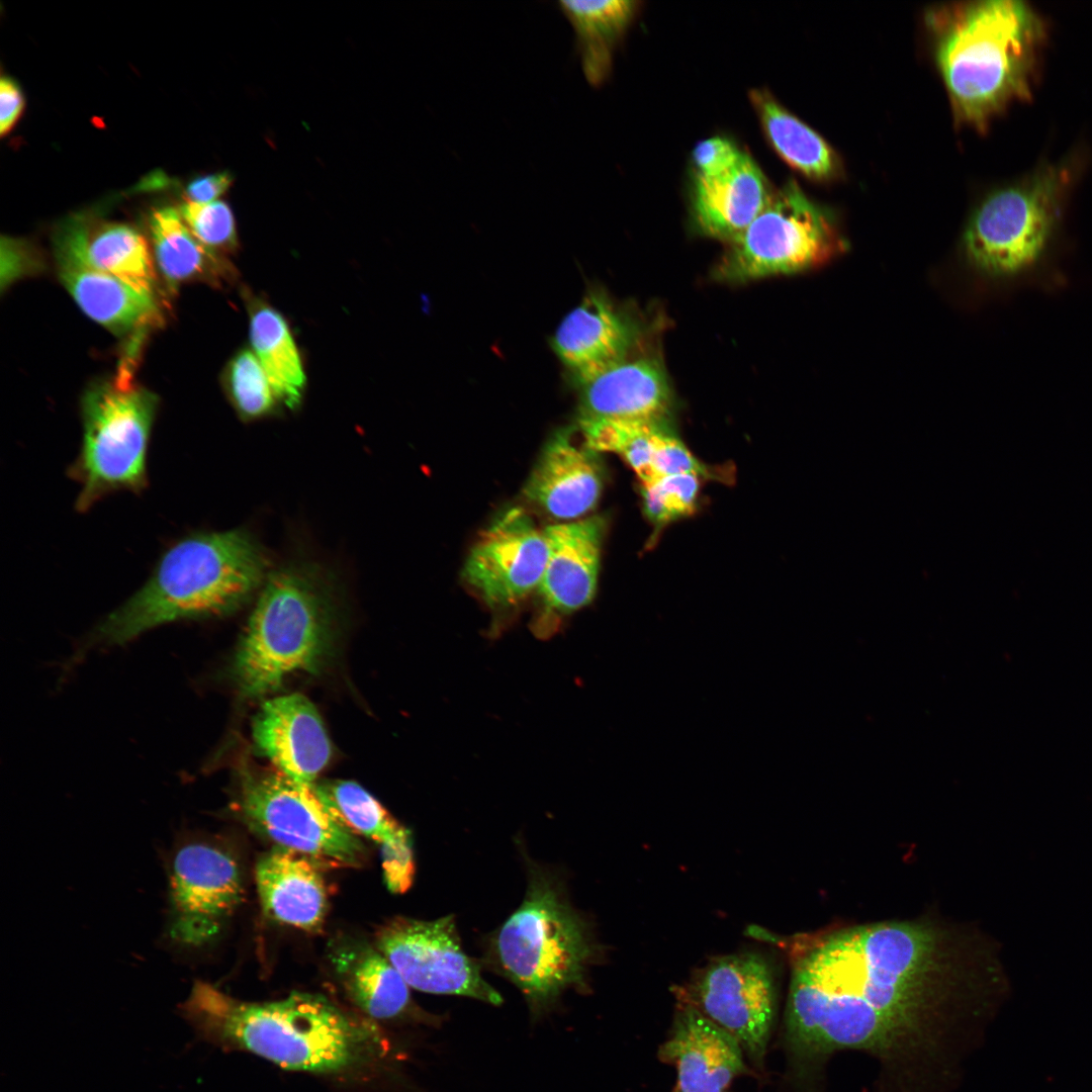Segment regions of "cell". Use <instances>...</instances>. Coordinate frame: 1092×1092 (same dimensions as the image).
<instances>
[{
	"label": "cell",
	"instance_id": "1",
	"mask_svg": "<svg viewBox=\"0 0 1092 1092\" xmlns=\"http://www.w3.org/2000/svg\"><path fill=\"white\" fill-rule=\"evenodd\" d=\"M930 924L837 931L795 963L784 1018L794 1076L816 1086L842 1051L876 1061L877 1092H948L978 1016L973 986Z\"/></svg>",
	"mask_w": 1092,
	"mask_h": 1092
},
{
	"label": "cell",
	"instance_id": "2",
	"mask_svg": "<svg viewBox=\"0 0 1092 1092\" xmlns=\"http://www.w3.org/2000/svg\"><path fill=\"white\" fill-rule=\"evenodd\" d=\"M179 1015L198 1039L245 1051L292 1071L346 1074L383 1052L380 1033L317 994L294 992L271 1002H247L195 981Z\"/></svg>",
	"mask_w": 1092,
	"mask_h": 1092
},
{
	"label": "cell",
	"instance_id": "3",
	"mask_svg": "<svg viewBox=\"0 0 1092 1092\" xmlns=\"http://www.w3.org/2000/svg\"><path fill=\"white\" fill-rule=\"evenodd\" d=\"M935 58L957 117L979 128L1014 99L1029 96L1041 23L1026 3L987 0L927 15Z\"/></svg>",
	"mask_w": 1092,
	"mask_h": 1092
},
{
	"label": "cell",
	"instance_id": "4",
	"mask_svg": "<svg viewBox=\"0 0 1092 1092\" xmlns=\"http://www.w3.org/2000/svg\"><path fill=\"white\" fill-rule=\"evenodd\" d=\"M265 573L262 552L242 531L186 536L163 553L146 583L93 630L90 644L122 645L167 623L229 612Z\"/></svg>",
	"mask_w": 1092,
	"mask_h": 1092
},
{
	"label": "cell",
	"instance_id": "5",
	"mask_svg": "<svg viewBox=\"0 0 1092 1092\" xmlns=\"http://www.w3.org/2000/svg\"><path fill=\"white\" fill-rule=\"evenodd\" d=\"M527 889L520 906L483 942V964L513 983L533 1016L568 989L588 992L600 947L590 923L570 902L563 879L524 851Z\"/></svg>",
	"mask_w": 1092,
	"mask_h": 1092
},
{
	"label": "cell",
	"instance_id": "6",
	"mask_svg": "<svg viewBox=\"0 0 1092 1092\" xmlns=\"http://www.w3.org/2000/svg\"><path fill=\"white\" fill-rule=\"evenodd\" d=\"M324 596L307 573H272L251 614L233 662L244 697L276 691L291 673L317 669L328 646Z\"/></svg>",
	"mask_w": 1092,
	"mask_h": 1092
},
{
	"label": "cell",
	"instance_id": "7",
	"mask_svg": "<svg viewBox=\"0 0 1092 1092\" xmlns=\"http://www.w3.org/2000/svg\"><path fill=\"white\" fill-rule=\"evenodd\" d=\"M159 399L133 382L102 380L83 394L82 444L71 469L83 512L108 492L147 484V452Z\"/></svg>",
	"mask_w": 1092,
	"mask_h": 1092
},
{
	"label": "cell",
	"instance_id": "8",
	"mask_svg": "<svg viewBox=\"0 0 1092 1092\" xmlns=\"http://www.w3.org/2000/svg\"><path fill=\"white\" fill-rule=\"evenodd\" d=\"M238 808L253 832L321 866L357 867L365 857L360 838L335 817L314 787L276 767L242 769Z\"/></svg>",
	"mask_w": 1092,
	"mask_h": 1092
},
{
	"label": "cell",
	"instance_id": "9",
	"mask_svg": "<svg viewBox=\"0 0 1092 1092\" xmlns=\"http://www.w3.org/2000/svg\"><path fill=\"white\" fill-rule=\"evenodd\" d=\"M847 248L831 213L790 180L731 243L720 274L750 280L820 265Z\"/></svg>",
	"mask_w": 1092,
	"mask_h": 1092
},
{
	"label": "cell",
	"instance_id": "10",
	"mask_svg": "<svg viewBox=\"0 0 1092 1092\" xmlns=\"http://www.w3.org/2000/svg\"><path fill=\"white\" fill-rule=\"evenodd\" d=\"M1064 173L1053 167L989 195L974 212L964 237L970 261L981 271L1005 276L1032 266L1054 229Z\"/></svg>",
	"mask_w": 1092,
	"mask_h": 1092
},
{
	"label": "cell",
	"instance_id": "11",
	"mask_svg": "<svg viewBox=\"0 0 1092 1092\" xmlns=\"http://www.w3.org/2000/svg\"><path fill=\"white\" fill-rule=\"evenodd\" d=\"M241 867L223 845L188 838L173 849L168 864L166 937L181 951L208 946L221 934L244 900Z\"/></svg>",
	"mask_w": 1092,
	"mask_h": 1092
},
{
	"label": "cell",
	"instance_id": "12",
	"mask_svg": "<svg viewBox=\"0 0 1092 1092\" xmlns=\"http://www.w3.org/2000/svg\"><path fill=\"white\" fill-rule=\"evenodd\" d=\"M677 1002L696 1008L734 1036L745 1056L763 1068L778 1013L776 981L755 953L717 958L675 991Z\"/></svg>",
	"mask_w": 1092,
	"mask_h": 1092
},
{
	"label": "cell",
	"instance_id": "13",
	"mask_svg": "<svg viewBox=\"0 0 1092 1092\" xmlns=\"http://www.w3.org/2000/svg\"><path fill=\"white\" fill-rule=\"evenodd\" d=\"M376 947L418 991L503 1002L483 979L481 963L464 951L453 914L434 920L395 917L378 931Z\"/></svg>",
	"mask_w": 1092,
	"mask_h": 1092
},
{
	"label": "cell",
	"instance_id": "14",
	"mask_svg": "<svg viewBox=\"0 0 1092 1092\" xmlns=\"http://www.w3.org/2000/svg\"><path fill=\"white\" fill-rule=\"evenodd\" d=\"M547 557L544 531L523 509L511 508L479 534L462 576L490 608L507 609L538 589Z\"/></svg>",
	"mask_w": 1092,
	"mask_h": 1092
},
{
	"label": "cell",
	"instance_id": "15",
	"mask_svg": "<svg viewBox=\"0 0 1092 1092\" xmlns=\"http://www.w3.org/2000/svg\"><path fill=\"white\" fill-rule=\"evenodd\" d=\"M744 1052L725 1029L689 1004L677 1002L671 1028L658 1059L673 1066V1092H726L747 1073Z\"/></svg>",
	"mask_w": 1092,
	"mask_h": 1092
},
{
	"label": "cell",
	"instance_id": "16",
	"mask_svg": "<svg viewBox=\"0 0 1092 1092\" xmlns=\"http://www.w3.org/2000/svg\"><path fill=\"white\" fill-rule=\"evenodd\" d=\"M252 735L274 767L303 785L313 786L331 759L332 745L322 718L300 694L265 701L253 719Z\"/></svg>",
	"mask_w": 1092,
	"mask_h": 1092
},
{
	"label": "cell",
	"instance_id": "17",
	"mask_svg": "<svg viewBox=\"0 0 1092 1092\" xmlns=\"http://www.w3.org/2000/svg\"><path fill=\"white\" fill-rule=\"evenodd\" d=\"M575 428L556 431L545 444L523 493L552 518L578 519L598 504L604 472L597 453L574 438Z\"/></svg>",
	"mask_w": 1092,
	"mask_h": 1092
},
{
	"label": "cell",
	"instance_id": "18",
	"mask_svg": "<svg viewBox=\"0 0 1092 1092\" xmlns=\"http://www.w3.org/2000/svg\"><path fill=\"white\" fill-rule=\"evenodd\" d=\"M543 531L548 557L537 590L544 615L565 616L587 606L596 596L606 520L593 516Z\"/></svg>",
	"mask_w": 1092,
	"mask_h": 1092
},
{
	"label": "cell",
	"instance_id": "19",
	"mask_svg": "<svg viewBox=\"0 0 1092 1092\" xmlns=\"http://www.w3.org/2000/svg\"><path fill=\"white\" fill-rule=\"evenodd\" d=\"M576 429L592 451L621 456L640 483L679 473L721 477L693 455L666 422L578 417Z\"/></svg>",
	"mask_w": 1092,
	"mask_h": 1092
},
{
	"label": "cell",
	"instance_id": "20",
	"mask_svg": "<svg viewBox=\"0 0 1092 1092\" xmlns=\"http://www.w3.org/2000/svg\"><path fill=\"white\" fill-rule=\"evenodd\" d=\"M55 253L56 259L112 275L155 296V260L145 237L129 224L73 216L59 228Z\"/></svg>",
	"mask_w": 1092,
	"mask_h": 1092
},
{
	"label": "cell",
	"instance_id": "21",
	"mask_svg": "<svg viewBox=\"0 0 1092 1092\" xmlns=\"http://www.w3.org/2000/svg\"><path fill=\"white\" fill-rule=\"evenodd\" d=\"M633 339L630 325L610 301L589 292L561 321L552 347L581 385L627 359Z\"/></svg>",
	"mask_w": 1092,
	"mask_h": 1092
},
{
	"label": "cell",
	"instance_id": "22",
	"mask_svg": "<svg viewBox=\"0 0 1092 1092\" xmlns=\"http://www.w3.org/2000/svg\"><path fill=\"white\" fill-rule=\"evenodd\" d=\"M320 866L305 854L279 846L262 855L255 880L264 914L297 929L318 930L329 908Z\"/></svg>",
	"mask_w": 1092,
	"mask_h": 1092
},
{
	"label": "cell",
	"instance_id": "23",
	"mask_svg": "<svg viewBox=\"0 0 1092 1092\" xmlns=\"http://www.w3.org/2000/svg\"><path fill=\"white\" fill-rule=\"evenodd\" d=\"M313 787L338 820L378 845L388 890L396 894L408 890L415 876L411 832L357 783L336 780Z\"/></svg>",
	"mask_w": 1092,
	"mask_h": 1092
},
{
	"label": "cell",
	"instance_id": "24",
	"mask_svg": "<svg viewBox=\"0 0 1092 1092\" xmlns=\"http://www.w3.org/2000/svg\"><path fill=\"white\" fill-rule=\"evenodd\" d=\"M580 387L582 418L666 422L670 414V386L654 359L627 358Z\"/></svg>",
	"mask_w": 1092,
	"mask_h": 1092
},
{
	"label": "cell",
	"instance_id": "25",
	"mask_svg": "<svg viewBox=\"0 0 1092 1092\" xmlns=\"http://www.w3.org/2000/svg\"><path fill=\"white\" fill-rule=\"evenodd\" d=\"M771 191L757 164L744 152L736 165L718 175H695L696 221L705 234L732 243L760 213Z\"/></svg>",
	"mask_w": 1092,
	"mask_h": 1092
},
{
	"label": "cell",
	"instance_id": "26",
	"mask_svg": "<svg viewBox=\"0 0 1092 1092\" xmlns=\"http://www.w3.org/2000/svg\"><path fill=\"white\" fill-rule=\"evenodd\" d=\"M61 282L79 307L116 336L142 335L161 323L155 296L132 288L120 279L57 259Z\"/></svg>",
	"mask_w": 1092,
	"mask_h": 1092
},
{
	"label": "cell",
	"instance_id": "27",
	"mask_svg": "<svg viewBox=\"0 0 1092 1092\" xmlns=\"http://www.w3.org/2000/svg\"><path fill=\"white\" fill-rule=\"evenodd\" d=\"M149 229L155 263L172 292L184 282L202 281L222 287L238 278L235 267L202 245L174 208L153 210Z\"/></svg>",
	"mask_w": 1092,
	"mask_h": 1092
},
{
	"label": "cell",
	"instance_id": "28",
	"mask_svg": "<svg viewBox=\"0 0 1092 1092\" xmlns=\"http://www.w3.org/2000/svg\"><path fill=\"white\" fill-rule=\"evenodd\" d=\"M331 962L348 996L373 1019H390L411 1005L408 985L377 948L361 942L342 944Z\"/></svg>",
	"mask_w": 1092,
	"mask_h": 1092
},
{
	"label": "cell",
	"instance_id": "29",
	"mask_svg": "<svg viewBox=\"0 0 1092 1092\" xmlns=\"http://www.w3.org/2000/svg\"><path fill=\"white\" fill-rule=\"evenodd\" d=\"M252 351L263 367L280 403L297 407L306 387L298 346L285 317L270 303L244 290Z\"/></svg>",
	"mask_w": 1092,
	"mask_h": 1092
},
{
	"label": "cell",
	"instance_id": "30",
	"mask_svg": "<svg viewBox=\"0 0 1092 1092\" xmlns=\"http://www.w3.org/2000/svg\"><path fill=\"white\" fill-rule=\"evenodd\" d=\"M633 0L560 1L559 9L573 28L587 82L604 83L611 73L615 49L638 9Z\"/></svg>",
	"mask_w": 1092,
	"mask_h": 1092
},
{
	"label": "cell",
	"instance_id": "31",
	"mask_svg": "<svg viewBox=\"0 0 1092 1092\" xmlns=\"http://www.w3.org/2000/svg\"><path fill=\"white\" fill-rule=\"evenodd\" d=\"M751 103L762 129L782 159L806 177L827 181L840 171L832 148L811 127L783 107L766 90H751Z\"/></svg>",
	"mask_w": 1092,
	"mask_h": 1092
},
{
	"label": "cell",
	"instance_id": "32",
	"mask_svg": "<svg viewBox=\"0 0 1092 1092\" xmlns=\"http://www.w3.org/2000/svg\"><path fill=\"white\" fill-rule=\"evenodd\" d=\"M221 380L235 410L244 419L266 416L280 403L263 367L250 349H241L231 358Z\"/></svg>",
	"mask_w": 1092,
	"mask_h": 1092
},
{
	"label": "cell",
	"instance_id": "33",
	"mask_svg": "<svg viewBox=\"0 0 1092 1092\" xmlns=\"http://www.w3.org/2000/svg\"><path fill=\"white\" fill-rule=\"evenodd\" d=\"M701 477L694 473L662 476L640 483L643 511L657 528L696 511Z\"/></svg>",
	"mask_w": 1092,
	"mask_h": 1092
},
{
	"label": "cell",
	"instance_id": "34",
	"mask_svg": "<svg viewBox=\"0 0 1092 1092\" xmlns=\"http://www.w3.org/2000/svg\"><path fill=\"white\" fill-rule=\"evenodd\" d=\"M180 215L193 236L213 252L221 255L238 249L236 219L228 203L188 201L181 206Z\"/></svg>",
	"mask_w": 1092,
	"mask_h": 1092
},
{
	"label": "cell",
	"instance_id": "35",
	"mask_svg": "<svg viewBox=\"0 0 1092 1092\" xmlns=\"http://www.w3.org/2000/svg\"><path fill=\"white\" fill-rule=\"evenodd\" d=\"M743 153L733 142L726 138L714 136L704 140L696 146L693 152L695 175H718L736 165Z\"/></svg>",
	"mask_w": 1092,
	"mask_h": 1092
},
{
	"label": "cell",
	"instance_id": "36",
	"mask_svg": "<svg viewBox=\"0 0 1092 1092\" xmlns=\"http://www.w3.org/2000/svg\"><path fill=\"white\" fill-rule=\"evenodd\" d=\"M39 268V262L25 243L12 239L2 241V286Z\"/></svg>",
	"mask_w": 1092,
	"mask_h": 1092
},
{
	"label": "cell",
	"instance_id": "37",
	"mask_svg": "<svg viewBox=\"0 0 1092 1092\" xmlns=\"http://www.w3.org/2000/svg\"><path fill=\"white\" fill-rule=\"evenodd\" d=\"M233 181L234 177L228 171L203 175L188 184L186 195L189 202H213L232 186Z\"/></svg>",
	"mask_w": 1092,
	"mask_h": 1092
},
{
	"label": "cell",
	"instance_id": "38",
	"mask_svg": "<svg viewBox=\"0 0 1092 1092\" xmlns=\"http://www.w3.org/2000/svg\"><path fill=\"white\" fill-rule=\"evenodd\" d=\"M24 107V98L17 83L10 77H2L0 81V132L8 133Z\"/></svg>",
	"mask_w": 1092,
	"mask_h": 1092
}]
</instances>
